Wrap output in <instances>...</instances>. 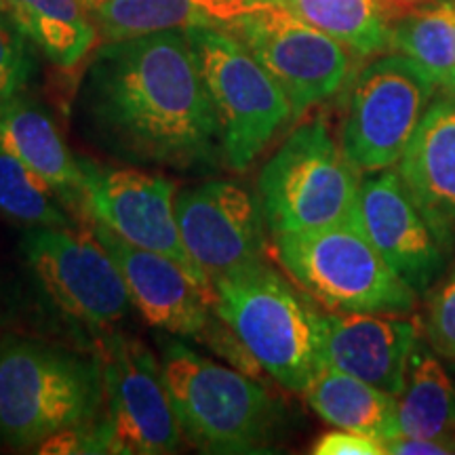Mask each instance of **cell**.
Returning a JSON list of instances; mask_svg holds the SVG:
<instances>
[{
    "label": "cell",
    "mask_w": 455,
    "mask_h": 455,
    "mask_svg": "<svg viewBox=\"0 0 455 455\" xmlns=\"http://www.w3.org/2000/svg\"><path fill=\"white\" fill-rule=\"evenodd\" d=\"M87 226L121 268L131 301L148 325L175 338L201 341L232 367L258 378L259 365L218 316L213 293L184 266L163 253L135 247L95 221Z\"/></svg>",
    "instance_id": "obj_9"
},
{
    "label": "cell",
    "mask_w": 455,
    "mask_h": 455,
    "mask_svg": "<svg viewBox=\"0 0 455 455\" xmlns=\"http://www.w3.org/2000/svg\"><path fill=\"white\" fill-rule=\"evenodd\" d=\"M268 3H276V4H281V3H283V0H268Z\"/></svg>",
    "instance_id": "obj_32"
},
{
    "label": "cell",
    "mask_w": 455,
    "mask_h": 455,
    "mask_svg": "<svg viewBox=\"0 0 455 455\" xmlns=\"http://www.w3.org/2000/svg\"><path fill=\"white\" fill-rule=\"evenodd\" d=\"M386 453L395 455H447L455 453V435L419 439V436L395 435L384 443Z\"/></svg>",
    "instance_id": "obj_29"
},
{
    "label": "cell",
    "mask_w": 455,
    "mask_h": 455,
    "mask_svg": "<svg viewBox=\"0 0 455 455\" xmlns=\"http://www.w3.org/2000/svg\"><path fill=\"white\" fill-rule=\"evenodd\" d=\"M213 299L261 371L304 395L323 367V315L310 301L264 259L215 278Z\"/></svg>",
    "instance_id": "obj_3"
},
{
    "label": "cell",
    "mask_w": 455,
    "mask_h": 455,
    "mask_svg": "<svg viewBox=\"0 0 455 455\" xmlns=\"http://www.w3.org/2000/svg\"><path fill=\"white\" fill-rule=\"evenodd\" d=\"M251 51L287 95L293 116L333 98L350 74V51L295 17L266 3L228 28Z\"/></svg>",
    "instance_id": "obj_12"
},
{
    "label": "cell",
    "mask_w": 455,
    "mask_h": 455,
    "mask_svg": "<svg viewBox=\"0 0 455 455\" xmlns=\"http://www.w3.org/2000/svg\"><path fill=\"white\" fill-rule=\"evenodd\" d=\"M428 3H432V0H382L388 20H395V17L407 13V11L424 7V4Z\"/></svg>",
    "instance_id": "obj_30"
},
{
    "label": "cell",
    "mask_w": 455,
    "mask_h": 455,
    "mask_svg": "<svg viewBox=\"0 0 455 455\" xmlns=\"http://www.w3.org/2000/svg\"><path fill=\"white\" fill-rule=\"evenodd\" d=\"M390 47L411 60L436 87L455 93V4L432 0L390 24Z\"/></svg>",
    "instance_id": "obj_23"
},
{
    "label": "cell",
    "mask_w": 455,
    "mask_h": 455,
    "mask_svg": "<svg viewBox=\"0 0 455 455\" xmlns=\"http://www.w3.org/2000/svg\"><path fill=\"white\" fill-rule=\"evenodd\" d=\"M0 150L49 181L68 207H83L81 163L68 148L53 116L24 93L0 104Z\"/></svg>",
    "instance_id": "obj_18"
},
{
    "label": "cell",
    "mask_w": 455,
    "mask_h": 455,
    "mask_svg": "<svg viewBox=\"0 0 455 455\" xmlns=\"http://www.w3.org/2000/svg\"><path fill=\"white\" fill-rule=\"evenodd\" d=\"M355 224L415 293H424L443 268L447 243L432 228L396 169L361 180Z\"/></svg>",
    "instance_id": "obj_15"
},
{
    "label": "cell",
    "mask_w": 455,
    "mask_h": 455,
    "mask_svg": "<svg viewBox=\"0 0 455 455\" xmlns=\"http://www.w3.org/2000/svg\"><path fill=\"white\" fill-rule=\"evenodd\" d=\"M436 84L405 55L379 57L350 87L339 144L361 173L396 167L432 104Z\"/></svg>",
    "instance_id": "obj_11"
},
{
    "label": "cell",
    "mask_w": 455,
    "mask_h": 455,
    "mask_svg": "<svg viewBox=\"0 0 455 455\" xmlns=\"http://www.w3.org/2000/svg\"><path fill=\"white\" fill-rule=\"evenodd\" d=\"M81 110L93 140L124 161L171 169L224 161L186 30L101 44L84 76Z\"/></svg>",
    "instance_id": "obj_1"
},
{
    "label": "cell",
    "mask_w": 455,
    "mask_h": 455,
    "mask_svg": "<svg viewBox=\"0 0 455 455\" xmlns=\"http://www.w3.org/2000/svg\"><path fill=\"white\" fill-rule=\"evenodd\" d=\"M415 348L418 327L398 315H323V367L339 369L395 396L405 386Z\"/></svg>",
    "instance_id": "obj_16"
},
{
    "label": "cell",
    "mask_w": 455,
    "mask_h": 455,
    "mask_svg": "<svg viewBox=\"0 0 455 455\" xmlns=\"http://www.w3.org/2000/svg\"><path fill=\"white\" fill-rule=\"evenodd\" d=\"M449 3H451V4H455V0H449Z\"/></svg>",
    "instance_id": "obj_33"
},
{
    "label": "cell",
    "mask_w": 455,
    "mask_h": 455,
    "mask_svg": "<svg viewBox=\"0 0 455 455\" xmlns=\"http://www.w3.org/2000/svg\"><path fill=\"white\" fill-rule=\"evenodd\" d=\"M287 276L329 312L405 315L415 293L358 230L355 220L275 236Z\"/></svg>",
    "instance_id": "obj_5"
},
{
    "label": "cell",
    "mask_w": 455,
    "mask_h": 455,
    "mask_svg": "<svg viewBox=\"0 0 455 455\" xmlns=\"http://www.w3.org/2000/svg\"><path fill=\"white\" fill-rule=\"evenodd\" d=\"M83 171V207L89 221L108 228L135 247L150 249L175 259L207 291L213 284L196 268L181 241L175 196L178 186L163 175L135 167H110L78 158Z\"/></svg>",
    "instance_id": "obj_13"
},
{
    "label": "cell",
    "mask_w": 455,
    "mask_h": 455,
    "mask_svg": "<svg viewBox=\"0 0 455 455\" xmlns=\"http://www.w3.org/2000/svg\"><path fill=\"white\" fill-rule=\"evenodd\" d=\"M396 435L435 439L455 435V382L430 350H413L396 396Z\"/></svg>",
    "instance_id": "obj_22"
},
{
    "label": "cell",
    "mask_w": 455,
    "mask_h": 455,
    "mask_svg": "<svg viewBox=\"0 0 455 455\" xmlns=\"http://www.w3.org/2000/svg\"><path fill=\"white\" fill-rule=\"evenodd\" d=\"M36 74L32 43L0 13V104L24 93Z\"/></svg>",
    "instance_id": "obj_26"
},
{
    "label": "cell",
    "mask_w": 455,
    "mask_h": 455,
    "mask_svg": "<svg viewBox=\"0 0 455 455\" xmlns=\"http://www.w3.org/2000/svg\"><path fill=\"white\" fill-rule=\"evenodd\" d=\"M361 171L346 156L325 118L291 131L259 171L258 198L266 228L291 235L355 218Z\"/></svg>",
    "instance_id": "obj_6"
},
{
    "label": "cell",
    "mask_w": 455,
    "mask_h": 455,
    "mask_svg": "<svg viewBox=\"0 0 455 455\" xmlns=\"http://www.w3.org/2000/svg\"><path fill=\"white\" fill-rule=\"evenodd\" d=\"M315 455H384V443L352 430H329L312 445Z\"/></svg>",
    "instance_id": "obj_28"
},
{
    "label": "cell",
    "mask_w": 455,
    "mask_h": 455,
    "mask_svg": "<svg viewBox=\"0 0 455 455\" xmlns=\"http://www.w3.org/2000/svg\"><path fill=\"white\" fill-rule=\"evenodd\" d=\"M281 4L350 53L375 55L390 47V20L382 0H283Z\"/></svg>",
    "instance_id": "obj_24"
},
{
    "label": "cell",
    "mask_w": 455,
    "mask_h": 455,
    "mask_svg": "<svg viewBox=\"0 0 455 455\" xmlns=\"http://www.w3.org/2000/svg\"><path fill=\"white\" fill-rule=\"evenodd\" d=\"M21 253L41 291L68 318L100 331L127 318V283L91 228H30Z\"/></svg>",
    "instance_id": "obj_10"
},
{
    "label": "cell",
    "mask_w": 455,
    "mask_h": 455,
    "mask_svg": "<svg viewBox=\"0 0 455 455\" xmlns=\"http://www.w3.org/2000/svg\"><path fill=\"white\" fill-rule=\"evenodd\" d=\"M268 0H95L84 4L104 43L164 30L224 28Z\"/></svg>",
    "instance_id": "obj_19"
},
{
    "label": "cell",
    "mask_w": 455,
    "mask_h": 455,
    "mask_svg": "<svg viewBox=\"0 0 455 455\" xmlns=\"http://www.w3.org/2000/svg\"><path fill=\"white\" fill-rule=\"evenodd\" d=\"M395 169L432 228L439 232L443 241H451L455 232L453 100L432 101Z\"/></svg>",
    "instance_id": "obj_17"
},
{
    "label": "cell",
    "mask_w": 455,
    "mask_h": 455,
    "mask_svg": "<svg viewBox=\"0 0 455 455\" xmlns=\"http://www.w3.org/2000/svg\"><path fill=\"white\" fill-rule=\"evenodd\" d=\"M426 333L432 348L455 361V270L432 295L426 312Z\"/></svg>",
    "instance_id": "obj_27"
},
{
    "label": "cell",
    "mask_w": 455,
    "mask_h": 455,
    "mask_svg": "<svg viewBox=\"0 0 455 455\" xmlns=\"http://www.w3.org/2000/svg\"><path fill=\"white\" fill-rule=\"evenodd\" d=\"M91 3H95V0H83V4H91Z\"/></svg>",
    "instance_id": "obj_31"
},
{
    "label": "cell",
    "mask_w": 455,
    "mask_h": 455,
    "mask_svg": "<svg viewBox=\"0 0 455 455\" xmlns=\"http://www.w3.org/2000/svg\"><path fill=\"white\" fill-rule=\"evenodd\" d=\"M0 13L60 68L81 64L98 38L83 0H0Z\"/></svg>",
    "instance_id": "obj_21"
},
{
    "label": "cell",
    "mask_w": 455,
    "mask_h": 455,
    "mask_svg": "<svg viewBox=\"0 0 455 455\" xmlns=\"http://www.w3.org/2000/svg\"><path fill=\"white\" fill-rule=\"evenodd\" d=\"M101 369L36 339L0 341V441L36 451L49 436L93 428L101 415Z\"/></svg>",
    "instance_id": "obj_2"
},
{
    "label": "cell",
    "mask_w": 455,
    "mask_h": 455,
    "mask_svg": "<svg viewBox=\"0 0 455 455\" xmlns=\"http://www.w3.org/2000/svg\"><path fill=\"white\" fill-rule=\"evenodd\" d=\"M181 241L196 268L215 278L261 261L266 220L259 198L228 180L184 188L175 196Z\"/></svg>",
    "instance_id": "obj_14"
},
{
    "label": "cell",
    "mask_w": 455,
    "mask_h": 455,
    "mask_svg": "<svg viewBox=\"0 0 455 455\" xmlns=\"http://www.w3.org/2000/svg\"><path fill=\"white\" fill-rule=\"evenodd\" d=\"M70 207L49 181L0 150V215L30 228H72Z\"/></svg>",
    "instance_id": "obj_25"
},
{
    "label": "cell",
    "mask_w": 455,
    "mask_h": 455,
    "mask_svg": "<svg viewBox=\"0 0 455 455\" xmlns=\"http://www.w3.org/2000/svg\"><path fill=\"white\" fill-rule=\"evenodd\" d=\"M161 371L186 441L203 453L268 451L278 409L251 375L215 363L171 335L158 338Z\"/></svg>",
    "instance_id": "obj_4"
},
{
    "label": "cell",
    "mask_w": 455,
    "mask_h": 455,
    "mask_svg": "<svg viewBox=\"0 0 455 455\" xmlns=\"http://www.w3.org/2000/svg\"><path fill=\"white\" fill-rule=\"evenodd\" d=\"M186 34L218 118L224 163L244 171L291 121L293 108L235 34L224 28H190Z\"/></svg>",
    "instance_id": "obj_7"
},
{
    "label": "cell",
    "mask_w": 455,
    "mask_h": 455,
    "mask_svg": "<svg viewBox=\"0 0 455 455\" xmlns=\"http://www.w3.org/2000/svg\"><path fill=\"white\" fill-rule=\"evenodd\" d=\"M306 401L329 426L386 443L396 435V396L355 375L321 367L304 390Z\"/></svg>",
    "instance_id": "obj_20"
},
{
    "label": "cell",
    "mask_w": 455,
    "mask_h": 455,
    "mask_svg": "<svg viewBox=\"0 0 455 455\" xmlns=\"http://www.w3.org/2000/svg\"><path fill=\"white\" fill-rule=\"evenodd\" d=\"M101 415L93 426L100 453L164 455L181 445L161 363L138 338L110 329L98 339Z\"/></svg>",
    "instance_id": "obj_8"
}]
</instances>
